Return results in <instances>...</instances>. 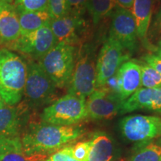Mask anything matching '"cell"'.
I'll use <instances>...</instances> for the list:
<instances>
[{
    "instance_id": "obj_1",
    "label": "cell",
    "mask_w": 161,
    "mask_h": 161,
    "mask_svg": "<svg viewBox=\"0 0 161 161\" xmlns=\"http://www.w3.org/2000/svg\"><path fill=\"white\" fill-rule=\"evenodd\" d=\"M84 129L78 125H56L40 124L31 127L24 134L21 142L27 154L54 153L66 144L82 136Z\"/></svg>"
},
{
    "instance_id": "obj_2",
    "label": "cell",
    "mask_w": 161,
    "mask_h": 161,
    "mask_svg": "<svg viewBox=\"0 0 161 161\" xmlns=\"http://www.w3.org/2000/svg\"><path fill=\"white\" fill-rule=\"evenodd\" d=\"M27 64L15 52L0 49V96L8 105H15L23 96Z\"/></svg>"
},
{
    "instance_id": "obj_3",
    "label": "cell",
    "mask_w": 161,
    "mask_h": 161,
    "mask_svg": "<svg viewBox=\"0 0 161 161\" xmlns=\"http://www.w3.org/2000/svg\"><path fill=\"white\" fill-rule=\"evenodd\" d=\"M76 55V46L58 43L39 60V64L58 88L67 87L73 72Z\"/></svg>"
},
{
    "instance_id": "obj_4",
    "label": "cell",
    "mask_w": 161,
    "mask_h": 161,
    "mask_svg": "<svg viewBox=\"0 0 161 161\" xmlns=\"http://www.w3.org/2000/svg\"><path fill=\"white\" fill-rule=\"evenodd\" d=\"M68 93L86 98L96 89V59L90 45L83 44L77 51Z\"/></svg>"
},
{
    "instance_id": "obj_5",
    "label": "cell",
    "mask_w": 161,
    "mask_h": 161,
    "mask_svg": "<svg viewBox=\"0 0 161 161\" xmlns=\"http://www.w3.org/2000/svg\"><path fill=\"white\" fill-rule=\"evenodd\" d=\"M44 123L56 125H75L87 119L86 98L67 93L44 108Z\"/></svg>"
},
{
    "instance_id": "obj_6",
    "label": "cell",
    "mask_w": 161,
    "mask_h": 161,
    "mask_svg": "<svg viewBox=\"0 0 161 161\" xmlns=\"http://www.w3.org/2000/svg\"><path fill=\"white\" fill-rule=\"evenodd\" d=\"M56 85L46 73L39 62L34 60L27 64L23 95L30 106H41L49 103L55 95Z\"/></svg>"
},
{
    "instance_id": "obj_7",
    "label": "cell",
    "mask_w": 161,
    "mask_h": 161,
    "mask_svg": "<svg viewBox=\"0 0 161 161\" xmlns=\"http://www.w3.org/2000/svg\"><path fill=\"white\" fill-rule=\"evenodd\" d=\"M121 134L126 140L144 143L161 136V117L135 114L124 117L119 122Z\"/></svg>"
},
{
    "instance_id": "obj_8",
    "label": "cell",
    "mask_w": 161,
    "mask_h": 161,
    "mask_svg": "<svg viewBox=\"0 0 161 161\" xmlns=\"http://www.w3.org/2000/svg\"><path fill=\"white\" fill-rule=\"evenodd\" d=\"M129 55L122 45L108 37L96 58V88L102 87L108 80L117 72Z\"/></svg>"
},
{
    "instance_id": "obj_9",
    "label": "cell",
    "mask_w": 161,
    "mask_h": 161,
    "mask_svg": "<svg viewBox=\"0 0 161 161\" xmlns=\"http://www.w3.org/2000/svg\"><path fill=\"white\" fill-rule=\"evenodd\" d=\"M57 44L50 25L36 31L21 34L15 41L8 44L10 50L19 52L33 59L40 60Z\"/></svg>"
},
{
    "instance_id": "obj_10",
    "label": "cell",
    "mask_w": 161,
    "mask_h": 161,
    "mask_svg": "<svg viewBox=\"0 0 161 161\" xmlns=\"http://www.w3.org/2000/svg\"><path fill=\"white\" fill-rule=\"evenodd\" d=\"M110 16L109 37L118 41L126 51L134 52L137 47L139 39L132 11L116 6Z\"/></svg>"
},
{
    "instance_id": "obj_11",
    "label": "cell",
    "mask_w": 161,
    "mask_h": 161,
    "mask_svg": "<svg viewBox=\"0 0 161 161\" xmlns=\"http://www.w3.org/2000/svg\"><path fill=\"white\" fill-rule=\"evenodd\" d=\"M50 28L58 43H64L78 47L84 44L87 29L83 17L68 14L52 19Z\"/></svg>"
},
{
    "instance_id": "obj_12",
    "label": "cell",
    "mask_w": 161,
    "mask_h": 161,
    "mask_svg": "<svg viewBox=\"0 0 161 161\" xmlns=\"http://www.w3.org/2000/svg\"><path fill=\"white\" fill-rule=\"evenodd\" d=\"M86 98L87 118L91 119H110L120 112L122 102L117 95L105 87L96 88Z\"/></svg>"
},
{
    "instance_id": "obj_13",
    "label": "cell",
    "mask_w": 161,
    "mask_h": 161,
    "mask_svg": "<svg viewBox=\"0 0 161 161\" xmlns=\"http://www.w3.org/2000/svg\"><path fill=\"white\" fill-rule=\"evenodd\" d=\"M148 110L161 115V87H141L121 105L119 114L136 110Z\"/></svg>"
},
{
    "instance_id": "obj_14",
    "label": "cell",
    "mask_w": 161,
    "mask_h": 161,
    "mask_svg": "<svg viewBox=\"0 0 161 161\" xmlns=\"http://www.w3.org/2000/svg\"><path fill=\"white\" fill-rule=\"evenodd\" d=\"M116 76L119 83L118 97L122 102L142 87L140 62L136 60L124 62L116 72Z\"/></svg>"
},
{
    "instance_id": "obj_15",
    "label": "cell",
    "mask_w": 161,
    "mask_h": 161,
    "mask_svg": "<svg viewBox=\"0 0 161 161\" xmlns=\"http://www.w3.org/2000/svg\"><path fill=\"white\" fill-rule=\"evenodd\" d=\"M21 35L18 13L8 2L0 13V43L8 44L15 41Z\"/></svg>"
},
{
    "instance_id": "obj_16",
    "label": "cell",
    "mask_w": 161,
    "mask_h": 161,
    "mask_svg": "<svg viewBox=\"0 0 161 161\" xmlns=\"http://www.w3.org/2000/svg\"><path fill=\"white\" fill-rule=\"evenodd\" d=\"M25 111L24 106L5 104L3 107L0 109V136H18L23 125Z\"/></svg>"
},
{
    "instance_id": "obj_17",
    "label": "cell",
    "mask_w": 161,
    "mask_h": 161,
    "mask_svg": "<svg viewBox=\"0 0 161 161\" xmlns=\"http://www.w3.org/2000/svg\"><path fill=\"white\" fill-rule=\"evenodd\" d=\"M154 0H134L132 13L135 19L138 39L145 46L148 43V30Z\"/></svg>"
},
{
    "instance_id": "obj_18",
    "label": "cell",
    "mask_w": 161,
    "mask_h": 161,
    "mask_svg": "<svg viewBox=\"0 0 161 161\" xmlns=\"http://www.w3.org/2000/svg\"><path fill=\"white\" fill-rule=\"evenodd\" d=\"M91 146L86 161H110L114 158L115 146L109 135L96 132L90 139Z\"/></svg>"
},
{
    "instance_id": "obj_19",
    "label": "cell",
    "mask_w": 161,
    "mask_h": 161,
    "mask_svg": "<svg viewBox=\"0 0 161 161\" xmlns=\"http://www.w3.org/2000/svg\"><path fill=\"white\" fill-rule=\"evenodd\" d=\"M21 34L29 33L50 25L52 18L48 11H26L18 13Z\"/></svg>"
},
{
    "instance_id": "obj_20",
    "label": "cell",
    "mask_w": 161,
    "mask_h": 161,
    "mask_svg": "<svg viewBox=\"0 0 161 161\" xmlns=\"http://www.w3.org/2000/svg\"><path fill=\"white\" fill-rule=\"evenodd\" d=\"M128 161H161V144L154 140L137 144Z\"/></svg>"
},
{
    "instance_id": "obj_21",
    "label": "cell",
    "mask_w": 161,
    "mask_h": 161,
    "mask_svg": "<svg viewBox=\"0 0 161 161\" xmlns=\"http://www.w3.org/2000/svg\"><path fill=\"white\" fill-rule=\"evenodd\" d=\"M116 6L115 0H90L88 11L93 24L97 25L102 20L111 15Z\"/></svg>"
},
{
    "instance_id": "obj_22",
    "label": "cell",
    "mask_w": 161,
    "mask_h": 161,
    "mask_svg": "<svg viewBox=\"0 0 161 161\" xmlns=\"http://www.w3.org/2000/svg\"><path fill=\"white\" fill-rule=\"evenodd\" d=\"M141 86L144 88L161 87V74L144 62H140Z\"/></svg>"
},
{
    "instance_id": "obj_23",
    "label": "cell",
    "mask_w": 161,
    "mask_h": 161,
    "mask_svg": "<svg viewBox=\"0 0 161 161\" xmlns=\"http://www.w3.org/2000/svg\"><path fill=\"white\" fill-rule=\"evenodd\" d=\"M49 0H14V7L17 13L26 11H48Z\"/></svg>"
},
{
    "instance_id": "obj_24",
    "label": "cell",
    "mask_w": 161,
    "mask_h": 161,
    "mask_svg": "<svg viewBox=\"0 0 161 161\" xmlns=\"http://www.w3.org/2000/svg\"><path fill=\"white\" fill-rule=\"evenodd\" d=\"M20 152H23V148L19 137L0 136V160L9 153Z\"/></svg>"
},
{
    "instance_id": "obj_25",
    "label": "cell",
    "mask_w": 161,
    "mask_h": 161,
    "mask_svg": "<svg viewBox=\"0 0 161 161\" xmlns=\"http://www.w3.org/2000/svg\"><path fill=\"white\" fill-rule=\"evenodd\" d=\"M48 11L52 19L64 17L69 14L66 0H49Z\"/></svg>"
},
{
    "instance_id": "obj_26",
    "label": "cell",
    "mask_w": 161,
    "mask_h": 161,
    "mask_svg": "<svg viewBox=\"0 0 161 161\" xmlns=\"http://www.w3.org/2000/svg\"><path fill=\"white\" fill-rule=\"evenodd\" d=\"M46 159V155L43 154H27L20 152L7 154L0 161H44Z\"/></svg>"
},
{
    "instance_id": "obj_27",
    "label": "cell",
    "mask_w": 161,
    "mask_h": 161,
    "mask_svg": "<svg viewBox=\"0 0 161 161\" xmlns=\"http://www.w3.org/2000/svg\"><path fill=\"white\" fill-rule=\"evenodd\" d=\"M91 142L90 140L80 141L72 146V152L74 158L78 161L87 160Z\"/></svg>"
},
{
    "instance_id": "obj_28",
    "label": "cell",
    "mask_w": 161,
    "mask_h": 161,
    "mask_svg": "<svg viewBox=\"0 0 161 161\" xmlns=\"http://www.w3.org/2000/svg\"><path fill=\"white\" fill-rule=\"evenodd\" d=\"M44 161H78L74 158L72 152V146H65L52 153Z\"/></svg>"
},
{
    "instance_id": "obj_29",
    "label": "cell",
    "mask_w": 161,
    "mask_h": 161,
    "mask_svg": "<svg viewBox=\"0 0 161 161\" xmlns=\"http://www.w3.org/2000/svg\"><path fill=\"white\" fill-rule=\"evenodd\" d=\"M89 1L90 0H66L69 14L83 17L88 11Z\"/></svg>"
},
{
    "instance_id": "obj_30",
    "label": "cell",
    "mask_w": 161,
    "mask_h": 161,
    "mask_svg": "<svg viewBox=\"0 0 161 161\" xmlns=\"http://www.w3.org/2000/svg\"><path fill=\"white\" fill-rule=\"evenodd\" d=\"M142 62L146 63L161 74V58L154 53L146 54L142 57Z\"/></svg>"
},
{
    "instance_id": "obj_31",
    "label": "cell",
    "mask_w": 161,
    "mask_h": 161,
    "mask_svg": "<svg viewBox=\"0 0 161 161\" xmlns=\"http://www.w3.org/2000/svg\"><path fill=\"white\" fill-rule=\"evenodd\" d=\"M152 31L155 35L161 34V8L155 16L152 25Z\"/></svg>"
},
{
    "instance_id": "obj_32",
    "label": "cell",
    "mask_w": 161,
    "mask_h": 161,
    "mask_svg": "<svg viewBox=\"0 0 161 161\" xmlns=\"http://www.w3.org/2000/svg\"><path fill=\"white\" fill-rule=\"evenodd\" d=\"M134 0H115L116 6L132 11Z\"/></svg>"
},
{
    "instance_id": "obj_33",
    "label": "cell",
    "mask_w": 161,
    "mask_h": 161,
    "mask_svg": "<svg viewBox=\"0 0 161 161\" xmlns=\"http://www.w3.org/2000/svg\"><path fill=\"white\" fill-rule=\"evenodd\" d=\"M154 54H155L156 55H158V57L161 58V39L158 42L155 49H154Z\"/></svg>"
},
{
    "instance_id": "obj_34",
    "label": "cell",
    "mask_w": 161,
    "mask_h": 161,
    "mask_svg": "<svg viewBox=\"0 0 161 161\" xmlns=\"http://www.w3.org/2000/svg\"><path fill=\"white\" fill-rule=\"evenodd\" d=\"M8 2H10V0H0V13H1L3 8L5 7V5L8 3Z\"/></svg>"
},
{
    "instance_id": "obj_35",
    "label": "cell",
    "mask_w": 161,
    "mask_h": 161,
    "mask_svg": "<svg viewBox=\"0 0 161 161\" xmlns=\"http://www.w3.org/2000/svg\"><path fill=\"white\" fill-rule=\"evenodd\" d=\"M110 161H128L125 158H116L114 159V160H110Z\"/></svg>"
},
{
    "instance_id": "obj_36",
    "label": "cell",
    "mask_w": 161,
    "mask_h": 161,
    "mask_svg": "<svg viewBox=\"0 0 161 161\" xmlns=\"http://www.w3.org/2000/svg\"><path fill=\"white\" fill-rule=\"evenodd\" d=\"M5 102H4V100H3V98H2V96H0V109H1L2 108H3V107H4L5 105Z\"/></svg>"
},
{
    "instance_id": "obj_37",
    "label": "cell",
    "mask_w": 161,
    "mask_h": 161,
    "mask_svg": "<svg viewBox=\"0 0 161 161\" xmlns=\"http://www.w3.org/2000/svg\"><path fill=\"white\" fill-rule=\"evenodd\" d=\"M159 142H160V143L161 144V139H160V140H159Z\"/></svg>"
}]
</instances>
